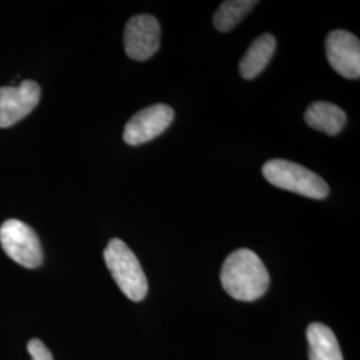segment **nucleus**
<instances>
[{"label":"nucleus","instance_id":"12","mask_svg":"<svg viewBox=\"0 0 360 360\" xmlns=\"http://www.w3.org/2000/svg\"><path fill=\"white\" fill-rule=\"evenodd\" d=\"M257 0H227L214 15V25L220 32H229L238 26L255 6Z\"/></svg>","mask_w":360,"mask_h":360},{"label":"nucleus","instance_id":"2","mask_svg":"<svg viewBox=\"0 0 360 360\" xmlns=\"http://www.w3.org/2000/svg\"><path fill=\"white\" fill-rule=\"evenodd\" d=\"M104 262L120 291L132 302H141L148 292V282L136 255L123 240L114 238L104 250Z\"/></svg>","mask_w":360,"mask_h":360},{"label":"nucleus","instance_id":"4","mask_svg":"<svg viewBox=\"0 0 360 360\" xmlns=\"http://www.w3.org/2000/svg\"><path fill=\"white\" fill-rule=\"evenodd\" d=\"M0 245L13 262L26 269H37L43 262L37 232L22 220L8 219L1 224Z\"/></svg>","mask_w":360,"mask_h":360},{"label":"nucleus","instance_id":"10","mask_svg":"<svg viewBox=\"0 0 360 360\" xmlns=\"http://www.w3.org/2000/svg\"><path fill=\"white\" fill-rule=\"evenodd\" d=\"M276 49V39L271 34L257 37L243 55L239 63V72L242 77L251 80L257 77L270 63Z\"/></svg>","mask_w":360,"mask_h":360},{"label":"nucleus","instance_id":"8","mask_svg":"<svg viewBox=\"0 0 360 360\" xmlns=\"http://www.w3.org/2000/svg\"><path fill=\"white\" fill-rule=\"evenodd\" d=\"M326 53L335 71L347 79L360 77V41L345 30L331 31L326 39Z\"/></svg>","mask_w":360,"mask_h":360},{"label":"nucleus","instance_id":"6","mask_svg":"<svg viewBox=\"0 0 360 360\" xmlns=\"http://www.w3.org/2000/svg\"><path fill=\"white\" fill-rule=\"evenodd\" d=\"M160 25L153 15L132 16L124 30L126 53L138 62L150 59L160 47Z\"/></svg>","mask_w":360,"mask_h":360},{"label":"nucleus","instance_id":"5","mask_svg":"<svg viewBox=\"0 0 360 360\" xmlns=\"http://www.w3.org/2000/svg\"><path fill=\"white\" fill-rule=\"evenodd\" d=\"M175 112L167 104L158 103L143 108L127 122L123 139L129 146H139L162 135L174 122Z\"/></svg>","mask_w":360,"mask_h":360},{"label":"nucleus","instance_id":"9","mask_svg":"<svg viewBox=\"0 0 360 360\" xmlns=\"http://www.w3.org/2000/svg\"><path fill=\"white\" fill-rule=\"evenodd\" d=\"M304 120L311 129L334 136L346 126L347 116L336 104L319 101L309 104L304 114Z\"/></svg>","mask_w":360,"mask_h":360},{"label":"nucleus","instance_id":"3","mask_svg":"<svg viewBox=\"0 0 360 360\" xmlns=\"http://www.w3.org/2000/svg\"><path fill=\"white\" fill-rule=\"evenodd\" d=\"M262 172L272 186L281 190L299 193L309 199L322 200L330 193V187L322 176L290 160H269L264 163Z\"/></svg>","mask_w":360,"mask_h":360},{"label":"nucleus","instance_id":"1","mask_svg":"<svg viewBox=\"0 0 360 360\" xmlns=\"http://www.w3.org/2000/svg\"><path fill=\"white\" fill-rule=\"evenodd\" d=\"M220 282L229 295L240 302H254L270 287V274L262 259L248 248L231 252L223 263Z\"/></svg>","mask_w":360,"mask_h":360},{"label":"nucleus","instance_id":"7","mask_svg":"<svg viewBox=\"0 0 360 360\" xmlns=\"http://www.w3.org/2000/svg\"><path fill=\"white\" fill-rule=\"evenodd\" d=\"M40 86L25 80L18 87H0V129L11 127L38 105Z\"/></svg>","mask_w":360,"mask_h":360},{"label":"nucleus","instance_id":"13","mask_svg":"<svg viewBox=\"0 0 360 360\" xmlns=\"http://www.w3.org/2000/svg\"><path fill=\"white\" fill-rule=\"evenodd\" d=\"M27 349L32 360H53L50 349L39 339H31L27 345Z\"/></svg>","mask_w":360,"mask_h":360},{"label":"nucleus","instance_id":"11","mask_svg":"<svg viewBox=\"0 0 360 360\" xmlns=\"http://www.w3.org/2000/svg\"><path fill=\"white\" fill-rule=\"evenodd\" d=\"M309 360H343L342 349L334 331L322 323L307 327Z\"/></svg>","mask_w":360,"mask_h":360}]
</instances>
